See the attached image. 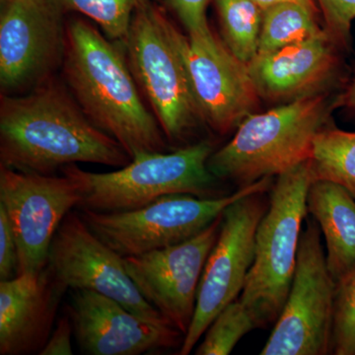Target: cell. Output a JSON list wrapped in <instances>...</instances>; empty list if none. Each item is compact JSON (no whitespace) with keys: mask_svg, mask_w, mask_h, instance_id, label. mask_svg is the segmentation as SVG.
I'll list each match as a JSON object with an SVG mask.
<instances>
[{"mask_svg":"<svg viewBox=\"0 0 355 355\" xmlns=\"http://www.w3.org/2000/svg\"><path fill=\"white\" fill-rule=\"evenodd\" d=\"M324 32L316 18V7L279 4L263 12L258 55L272 53Z\"/></svg>","mask_w":355,"mask_h":355,"instance_id":"obj_20","label":"cell"},{"mask_svg":"<svg viewBox=\"0 0 355 355\" xmlns=\"http://www.w3.org/2000/svg\"><path fill=\"white\" fill-rule=\"evenodd\" d=\"M259 329L251 311L236 299L214 318L198 345L197 355H228L248 333Z\"/></svg>","mask_w":355,"mask_h":355,"instance_id":"obj_22","label":"cell"},{"mask_svg":"<svg viewBox=\"0 0 355 355\" xmlns=\"http://www.w3.org/2000/svg\"><path fill=\"white\" fill-rule=\"evenodd\" d=\"M338 95L318 93L248 114L233 139L210 156V172L243 188L310 160L315 137L330 123Z\"/></svg>","mask_w":355,"mask_h":355,"instance_id":"obj_3","label":"cell"},{"mask_svg":"<svg viewBox=\"0 0 355 355\" xmlns=\"http://www.w3.org/2000/svg\"><path fill=\"white\" fill-rule=\"evenodd\" d=\"M338 46L326 31L301 43L257 55L248 64L260 97L291 102L318 94L340 70Z\"/></svg>","mask_w":355,"mask_h":355,"instance_id":"obj_17","label":"cell"},{"mask_svg":"<svg viewBox=\"0 0 355 355\" xmlns=\"http://www.w3.org/2000/svg\"><path fill=\"white\" fill-rule=\"evenodd\" d=\"M73 336V328L69 315L58 320L53 333L40 355H71V336Z\"/></svg>","mask_w":355,"mask_h":355,"instance_id":"obj_28","label":"cell"},{"mask_svg":"<svg viewBox=\"0 0 355 355\" xmlns=\"http://www.w3.org/2000/svg\"><path fill=\"white\" fill-rule=\"evenodd\" d=\"M214 153V144L202 140L174 153L139 154L114 172H88L76 164L64 166L62 171L78 188L79 209L123 212L140 209L175 193L221 197L216 193L218 178L207 165Z\"/></svg>","mask_w":355,"mask_h":355,"instance_id":"obj_4","label":"cell"},{"mask_svg":"<svg viewBox=\"0 0 355 355\" xmlns=\"http://www.w3.org/2000/svg\"><path fill=\"white\" fill-rule=\"evenodd\" d=\"M333 354L355 355V266L336 284Z\"/></svg>","mask_w":355,"mask_h":355,"instance_id":"obj_24","label":"cell"},{"mask_svg":"<svg viewBox=\"0 0 355 355\" xmlns=\"http://www.w3.org/2000/svg\"><path fill=\"white\" fill-rule=\"evenodd\" d=\"M222 214L195 237L140 256L123 258V266L149 304L184 336L190 329L205 263L220 231Z\"/></svg>","mask_w":355,"mask_h":355,"instance_id":"obj_14","label":"cell"},{"mask_svg":"<svg viewBox=\"0 0 355 355\" xmlns=\"http://www.w3.org/2000/svg\"><path fill=\"white\" fill-rule=\"evenodd\" d=\"M312 181L338 184L355 198V132L328 123L318 132L310 158Z\"/></svg>","mask_w":355,"mask_h":355,"instance_id":"obj_19","label":"cell"},{"mask_svg":"<svg viewBox=\"0 0 355 355\" xmlns=\"http://www.w3.org/2000/svg\"><path fill=\"white\" fill-rule=\"evenodd\" d=\"M210 0H168L189 35L209 31L207 9Z\"/></svg>","mask_w":355,"mask_h":355,"instance_id":"obj_27","label":"cell"},{"mask_svg":"<svg viewBox=\"0 0 355 355\" xmlns=\"http://www.w3.org/2000/svg\"><path fill=\"white\" fill-rule=\"evenodd\" d=\"M338 107H345L355 111V76L347 88L338 95Z\"/></svg>","mask_w":355,"mask_h":355,"instance_id":"obj_29","label":"cell"},{"mask_svg":"<svg viewBox=\"0 0 355 355\" xmlns=\"http://www.w3.org/2000/svg\"><path fill=\"white\" fill-rule=\"evenodd\" d=\"M323 14L324 31L340 48L352 41V26L355 20V0H317Z\"/></svg>","mask_w":355,"mask_h":355,"instance_id":"obj_25","label":"cell"},{"mask_svg":"<svg viewBox=\"0 0 355 355\" xmlns=\"http://www.w3.org/2000/svg\"><path fill=\"white\" fill-rule=\"evenodd\" d=\"M130 161L55 76L27 95L0 98V165L4 167L51 175L76 163L121 168Z\"/></svg>","mask_w":355,"mask_h":355,"instance_id":"obj_1","label":"cell"},{"mask_svg":"<svg viewBox=\"0 0 355 355\" xmlns=\"http://www.w3.org/2000/svg\"><path fill=\"white\" fill-rule=\"evenodd\" d=\"M180 31L155 0L142 2L123 44L128 67L166 139L183 140L202 121L179 44ZM203 123V121H202Z\"/></svg>","mask_w":355,"mask_h":355,"instance_id":"obj_6","label":"cell"},{"mask_svg":"<svg viewBox=\"0 0 355 355\" xmlns=\"http://www.w3.org/2000/svg\"><path fill=\"white\" fill-rule=\"evenodd\" d=\"M81 196L70 178L23 172L0 165V205L18 250V275L48 265L53 236Z\"/></svg>","mask_w":355,"mask_h":355,"instance_id":"obj_11","label":"cell"},{"mask_svg":"<svg viewBox=\"0 0 355 355\" xmlns=\"http://www.w3.org/2000/svg\"><path fill=\"white\" fill-rule=\"evenodd\" d=\"M307 209L324 235L327 266L336 284L355 266V198L338 184L312 182Z\"/></svg>","mask_w":355,"mask_h":355,"instance_id":"obj_18","label":"cell"},{"mask_svg":"<svg viewBox=\"0 0 355 355\" xmlns=\"http://www.w3.org/2000/svg\"><path fill=\"white\" fill-rule=\"evenodd\" d=\"M0 85L4 94L32 90L62 67L67 9L62 0H1Z\"/></svg>","mask_w":355,"mask_h":355,"instance_id":"obj_9","label":"cell"},{"mask_svg":"<svg viewBox=\"0 0 355 355\" xmlns=\"http://www.w3.org/2000/svg\"><path fill=\"white\" fill-rule=\"evenodd\" d=\"M67 11L83 14L99 25L112 41L121 44L127 40L132 16L146 0H62Z\"/></svg>","mask_w":355,"mask_h":355,"instance_id":"obj_23","label":"cell"},{"mask_svg":"<svg viewBox=\"0 0 355 355\" xmlns=\"http://www.w3.org/2000/svg\"><path fill=\"white\" fill-rule=\"evenodd\" d=\"M321 237L317 221L306 219L291 291L261 355L333 354L336 282Z\"/></svg>","mask_w":355,"mask_h":355,"instance_id":"obj_8","label":"cell"},{"mask_svg":"<svg viewBox=\"0 0 355 355\" xmlns=\"http://www.w3.org/2000/svg\"><path fill=\"white\" fill-rule=\"evenodd\" d=\"M261 11H265L270 7L284 3H300L311 7H315L313 0H252Z\"/></svg>","mask_w":355,"mask_h":355,"instance_id":"obj_30","label":"cell"},{"mask_svg":"<svg viewBox=\"0 0 355 355\" xmlns=\"http://www.w3.org/2000/svg\"><path fill=\"white\" fill-rule=\"evenodd\" d=\"M67 287L50 266L0 282V354H40Z\"/></svg>","mask_w":355,"mask_h":355,"instance_id":"obj_16","label":"cell"},{"mask_svg":"<svg viewBox=\"0 0 355 355\" xmlns=\"http://www.w3.org/2000/svg\"><path fill=\"white\" fill-rule=\"evenodd\" d=\"M265 193L247 196L224 209L218 238L203 268L195 316L178 354H190L214 318L241 295L253 265L257 230L270 203Z\"/></svg>","mask_w":355,"mask_h":355,"instance_id":"obj_10","label":"cell"},{"mask_svg":"<svg viewBox=\"0 0 355 355\" xmlns=\"http://www.w3.org/2000/svg\"><path fill=\"white\" fill-rule=\"evenodd\" d=\"M312 182L308 160L277 176L270 189L256 233L253 265L239 297L259 328L275 324L291 291Z\"/></svg>","mask_w":355,"mask_h":355,"instance_id":"obj_5","label":"cell"},{"mask_svg":"<svg viewBox=\"0 0 355 355\" xmlns=\"http://www.w3.org/2000/svg\"><path fill=\"white\" fill-rule=\"evenodd\" d=\"M272 184V178H265L221 197L198 198L175 193L128 211L104 214L79 209L78 212L100 240L127 258L164 249L195 237L216 221L231 203L253 193H268Z\"/></svg>","mask_w":355,"mask_h":355,"instance_id":"obj_7","label":"cell"},{"mask_svg":"<svg viewBox=\"0 0 355 355\" xmlns=\"http://www.w3.org/2000/svg\"><path fill=\"white\" fill-rule=\"evenodd\" d=\"M18 275V250L10 221L0 205V282Z\"/></svg>","mask_w":355,"mask_h":355,"instance_id":"obj_26","label":"cell"},{"mask_svg":"<svg viewBox=\"0 0 355 355\" xmlns=\"http://www.w3.org/2000/svg\"><path fill=\"white\" fill-rule=\"evenodd\" d=\"M67 314L81 352L90 355H139L182 345L184 336L170 324L130 312L114 299L73 291Z\"/></svg>","mask_w":355,"mask_h":355,"instance_id":"obj_15","label":"cell"},{"mask_svg":"<svg viewBox=\"0 0 355 355\" xmlns=\"http://www.w3.org/2000/svg\"><path fill=\"white\" fill-rule=\"evenodd\" d=\"M220 20L224 43L249 64L259 51L263 11L252 0H214Z\"/></svg>","mask_w":355,"mask_h":355,"instance_id":"obj_21","label":"cell"},{"mask_svg":"<svg viewBox=\"0 0 355 355\" xmlns=\"http://www.w3.org/2000/svg\"><path fill=\"white\" fill-rule=\"evenodd\" d=\"M62 67L65 84L86 116L130 158L165 153L164 133L142 100L123 44L88 21L71 19Z\"/></svg>","mask_w":355,"mask_h":355,"instance_id":"obj_2","label":"cell"},{"mask_svg":"<svg viewBox=\"0 0 355 355\" xmlns=\"http://www.w3.org/2000/svg\"><path fill=\"white\" fill-rule=\"evenodd\" d=\"M179 44L203 123L221 135L237 128L260 98L248 64L211 29L180 32Z\"/></svg>","mask_w":355,"mask_h":355,"instance_id":"obj_13","label":"cell"},{"mask_svg":"<svg viewBox=\"0 0 355 355\" xmlns=\"http://www.w3.org/2000/svg\"><path fill=\"white\" fill-rule=\"evenodd\" d=\"M48 265L67 288L97 292L137 316L172 324L140 294L123 257L89 229L79 212L71 210L60 223L51 241Z\"/></svg>","mask_w":355,"mask_h":355,"instance_id":"obj_12","label":"cell"}]
</instances>
